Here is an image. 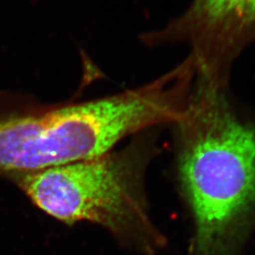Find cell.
Segmentation results:
<instances>
[{
    "instance_id": "obj_1",
    "label": "cell",
    "mask_w": 255,
    "mask_h": 255,
    "mask_svg": "<svg viewBox=\"0 0 255 255\" xmlns=\"http://www.w3.org/2000/svg\"><path fill=\"white\" fill-rule=\"evenodd\" d=\"M224 85L195 77L172 128L177 182L190 212L188 255H239L255 226V125Z\"/></svg>"
},
{
    "instance_id": "obj_2",
    "label": "cell",
    "mask_w": 255,
    "mask_h": 255,
    "mask_svg": "<svg viewBox=\"0 0 255 255\" xmlns=\"http://www.w3.org/2000/svg\"><path fill=\"white\" fill-rule=\"evenodd\" d=\"M194 81L186 58L154 80L115 95L32 102L0 113V174L9 178L88 160L145 130L171 126L186 108Z\"/></svg>"
},
{
    "instance_id": "obj_3",
    "label": "cell",
    "mask_w": 255,
    "mask_h": 255,
    "mask_svg": "<svg viewBox=\"0 0 255 255\" xmlns=\"http://www.w3.org/2000/svg\"><path fill=\"white\" fill-rule=\"evenodd\" d=\"M159 128L92 159L9 178L49 217L68 225H99L120 245L155 255L167 244L152 220L146 193V173L160 151Z\"/></svg>"
},
{
    "instance_id": "obj_4",
    "label": "cell",
    "mask_w": 255,
    "mask_h": 255,
    "mask_svg": "<svg viewBox=\"0 0 255 255\" xmlns=\"http://www.w3.org/2000/svg\"><path fill=\"white\" fill-rule=\"evenodd\" d=\"M138 40L153 48L187 45L196 77L226 85L233 63L255 43V0H192L182 14Z\"/></svg>"
}]
</instances>
